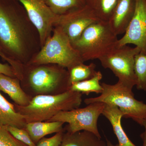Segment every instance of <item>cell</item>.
Masks as SVG:
<instances>
[{"label": "cell", "mask_w": 146, "mask_h": 146, "mask_svg": "<svg viewBox=\"0 0 146 146\" xmlns=\"http://www.w3.org/2000/svg\"><path fill=\"white\" fill-rule=\"evenodd\" d=\"M60 146H106V143L94 133L86 131L63 134Z\"/></svg>", "instance_id": "obj_16"}, {"label": "cell", "mask_w": 146, "mask_h": 146, "mask_svg": "<svg viewBox=\"0 0 146 146\" xmlns=\"http://www.w3.org/2000/svg\"><path fill=\"white\" fill-rule=\"evenodd\" d=\"M5 127L11 134L18 141L28 146H36V144L32 141L28 132L25 129L12 126Z\"/></svg>", "instance_id": "obj_23"}, {"label": "cell", "mask_w": 146, "mask_h": 146, "mask_svg": "<svg viewBox=\"0 0 146 146\" xmlns=\"http://www.w3.org/2000/svg\"><path fill=\"white\" fill-rule=\"evenodd\" d=\"M56 15L59 16L86 5L85 0H44Z\"/></svg>", "instance_id": "obj_21"}, {"label": "cell", "mask_w": 146, "mask_h": 146, "mask_svg": "<svg viewBox=\"0 0 146 146\" xmlns=\"http://www.w3.org/2000/svg\"><path fill=\"white\" fill-rule=\"evenodd\" d=\"M26 124L23 116L16 111L14 104L9 102L0 91V126L25 129Z\"/></svg>", "instance_id": "obj_15"}, {"label": "cell", "mask_w": 146, "mask_h": 146, "mask_svg": "<svg viewBox=\"0 0 146 146\" xmlns=\"http://www.w3.org/2000/svg\"><path fill=\"white\" fill-rule=\"evenodd\" d=\"M64 130L56 133L50 138L44 137L42 138L37 142L35 146H60L63 139Z\"/></svg>", "instance_id": "obj_25"}, {"label": "cell", "mask_w": 146, "mask_h": 146, "mask_svg": "<svg viewBox=\"0 0 146 146\" xmlns=\"http://www.w3.org/2000/svg\"><path fill=\"white\" fill-rule=\"evenodd\" d=\"M118 0H85L86 5L100 20L109 21Z\"/></svg>", "instance_id": "obj_19"}, {"label": "cell", "mask_w": 146, "mask_h": 146, "mask_svg": "<svg viewBox=\"0 0 146 146\" xmlns=\"http://www.w3.org/2000/svg\"><path fill=\"white\" fill-rule=\"evenodd\" d=\"M102 78L101 72L97 71L96 74L91 78L72 84L70 90L86 95H89L91 93L101 94L103 88L100 82Z\"/></svg>", "instance_id": "obj_18"}, {"label": "cell", "mask_w": 146, "mask_h": 146, "mask_svg": "<svg viewBox=\"0 0 146 146\" xmlns=\"http://www.w3.org/2000/svg\"><path fill=\"white\" fill-rule=\"evenodd\" d=\"M136 0H118L108 23L116 35L125 33L134 14Z\"/></svg>", "instance_id": "obj_12"}, {"label": "cell", "mask_w": 146, "mask_h": 146, "mask_svg": "<svg viewBox=\"0 0 146 146\" xmlns=\"http://www.w3.org/2000/svg\"><path fill=\"white\" fill-rule=\"evenodd\" d=\"M42 48L39 32L18 0H0V51L26 65Z\"/></svg>", "instance_id": "obj_1"}, {"label": "cell", "mask_w": 146, "mask_h": 146, "mask_svg": "<svg viewBox=\"0 0 146 146\" xmlns=\"http://www.w3.org/2000/svg\"><path fill=\"white\" fill-rule=\"evenodd\" d=\"M106 104L97 102L87 105L82 108H75L67 111H62L47 121H57L67 123L64 128L67 132L75 133L86 131L102 138L99 131L98 122L102 115Z\"/></svg>", "instance_id": "obj_8"}, {"label": "cell", "mask_w": 146, "mask_h": 146, "mask_svg": "<svg viewBox=\"0 0 146 146\" xmlns=\"http://www.w3.org/2000/svg\"><path fill=\"white\" fill-rule=\"evenodd\" d=\"M106 146H118V144L115 145H113L110 141L106 139Z\"/></svg>", "instance_id": "obj_28"}, {"label": "cell", "mask_w": 146, "mask_h": 146, "mask_svg": "<svg viewBox=\"0 0 146 146\" xmlns=\"http://www.w3.org/2000/svg\"><path fill=\"white\" fill-rule=\"evenodd\" d=\"M133 44L146 54V0H136L133 17L124 35L118 40L117 46Z\"/></svg>", "instance_id": "obj_11"}, {"label": "cell", "mask_w": 146, "mask_h": 146, "mask_svg": "<svg viewBox=\"0 0 146 146\" xmlns=\"http://www.w3.org/2000/svg\"><path fill=\"white\" fill-rule=\"evenodd\" d=\"M26 11L30 21L37 29L42 47L52 34L57 15L44 0H18Z\"/></svg>", "instance_id": "obj_10"}, {"label": "cell", "mask_w": 146, "mask_h": 146, "mask_svg": "<svg viewBox=\"0 0 146 146\" xmlns=\"http://www.w3.org/2000/svg\"><path fill=\"white\" fill-rule=\"evenodd\" d=\"M136 88L146 92V54L139 53L135 56Z\"/></svg>", "instance_id": "obj_22"}, {"label": "cell", "mask_w": 146, "mask_h": 146, "mask_svg": "<svg viewBox=\"0 0 146 146\" xmlns=\"http://www.w3.org/2000/svg\"><path fill=\"white\" fill-rule=\"evenodd\" d=\"M118 40L108 22L100 20L87 27L72 46L84 62L104 56L117 46Z\"/></svg>", "instance_id": "obj_4"}, {"label": "cell", "mask_w": 146, "mask_h": 146, "mask_svg": "<svg viewBox=\"0 0 146 146\" xmlns=\"http://www.w3.org/2000/svg\"><path fill=\"white\" fill-rule=\"evenodd\" d=\"M96 65L91 63L88 65L84 63L74 65L68 70L69 82L70 86L73 84L89 79L93 77L96 73Z\"/></svg>", "instance_id": "obj_20"}, {"label": "cell", "mask_w": 146, "mask_h": 146, "mask_svg": "<svg viewBox=\"0 0 146 146\" xmlns=\"http://www.w3.org/2000/svg\"><path fill=\"white\" fill-rule=\"evenodd\" d=\"M102 93L99 96L84 100L86 105L101 102L117 106L122 112L123 117L130 118L141 125L146 119V104L136 99L132 90L119 82L114 84L102 83Z\"/></svg>", "instance_id": "obj_6"}, {"label": "cell", "mask_w": 146, "mask_h": 146, "mask_svg": "<svg viewBox=\"0 0 146 146\" xmlns=\"http://www.w3.org/2000/svg\"><path fill=\"white\" fill-rule=\"evenodd\" d=\"M0 57L2 59L5 61H6L7 59V57L1 51H0Z\"/></svg>", "instance_id": "obj_29"}, {"label": "cell", "mask_w": 146, "mask_h": 146, "mask_svg": "<svg viewBox=\"0 0 146 146\" xmlns=\"http://www.w3.org/2000/svg\"><path fill=\"white\" fill-rule=\"evenodd\" d=\"M0 91L8 95L14 104L19 106H26L32 99L23 90L19 79L1 74Z\"/></svg>", "instance_id": "obj_13"}, {"label": "cell", "mask_w": 146, "mask_h": 146, "mask_svg": "<svg viewBox=\"0 0 146 146\" xmlns=\"http://www.w3.org/2000/svg\"><path fill=\"white\" fill-rule=\"evenodd\" d=\"M102 115L108 119L112 125L119 141L118 146H137L130 141L123 128L121 121L123 115L118 107L106 104Z\"/></svg>", "instance_id": "obj_14"}, {"label": "cell", "mask_w": 146, "mask_h": 146, "mask_svg": "<svg viewBox=\"0 0 146 146\" xmlns=\"http://www.w3.org/2000/svg\"><path fill=\"white\" fill-rule=\"evenodd\" d=\"M0 74L11 77L16 78L14 70L9 63L3 64L0 63Z\"/></svg>", "instance_id": "obj_26"}, {"label": "cell", "mask_w": 146, "mask_h": 146, "mask_svg": "<svg viewBox=\"0 0 146 146\" xmlns=\"http://www.w3.org/2000/svg\"><path fill=\"white\" fill-rule=\"evenodd\" d=\"M0 146H28L16 139L4 127L0 126Z\"/></svg>", "instance_id": "obj_24"}, {"label": "cell", "mask_w": 146, "mask_h": 146, "mask_svg": "<svg viewBox=\"0 0 146 146\" xmlns=\"http://www.w3.org/2000/svg\"><path fill=\"white\" fill-rule=\"evenodd\" d=\"M82 94L69 90L56 95H39L33 97L28 105L14 104L15 109L23 116L27 123L47 121L62 111L79 108Z\"/></svg>", "instance_id": "obj_3"}, {"label": "cell", "mask_w": 146, "mask_h": 146, "mask_svg": "<svg viewBox=\"0 0 146 146\" xmlns=\"http://www.w3.org/2000/svg\"><path fill=\"white\" fill-rule=\"evenodd\" d=\"M82 63L84 61L67 35L60 27L55 26L51 36L27 64H56L68 70Z\"/></svg>", "instance_id": "obj_5"}, {"label": "cell", "mask_w": 146, "mask_h": 146, "mask_svg": "<svg viewBox=\"0 0 146 146\" xmlns=\"http://www.w3.org/2000/svg\"><path fill=\"white\" fill-rule=\"evenodd\" d=\"M100 20L92 9L85 5L63 15H57L54 27H60L72 45L87 27Z\"/></svg>", "instance_id": "obj_9"}, {"label": "cell", "mask_w": 146, "mask_h": 146, "mask_svg": "<svg viewBox=\"0 0 146 146\" xmlns=\"http://www.w3.org/2000/svg\"><path fill=\"white\" fill-rule=\"evenodd\" d=\"M20 81L23 90L32 98L62 94L70 86L68 70L54 64L24 65Z\"/></svg>", "instance_id": "obj_2"}, {"label": "cell", "mask_w": 146, "mask_h": 146, "mask_svg": "<svg viewBox=\"0 0 146 146\" xmlns=\"http://www.w3.org/2000/svg\"><path fill=\"white\" fill-rule=\"evenodd\" d=\"M141 50L127 45L115 47L99 60L105 69L111 70L118 78V82L129 90L136 84L135 58Z\"/></svg>", "instance_id": "obj_7"}, {"label": "cell", "mask_w": 146, "mask_h": 146, "mask_svg": "<svg viewBox=\"0 0 146 146\" xmlns=\"http://www.w3.org/2000/svg\"><path fill=\"white\" fill-rule=\"evenodd\" d=\"M141 126L143 127L144 131L141 134V138L143 141V146H146V119L143 121Z\"/></svg>", "instance_id": "obj_27"}, {"label": "cell", "mask_w": 146, "mask_h": 146, "mask_svg": "<svg viewBox=\"0 0 146 146\" xmlns=\"http://www.w3.org/2000/svg\"><path fill=\"white\" fill-rule=\"evenodd\" d=\"M64 123L57 121H36L27 123L25 127L35 143L45 136L64 130Z\"/></svg>", "instance_id": "obj_17"}]
</instances>
